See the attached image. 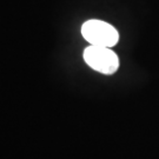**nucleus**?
<instances>
[{"mask_svg": "<svg viewBox=\"0 0 159 159\" xmlns=\"http://www.w3.org/2000/svg\"><path fill=\"white\" fill-rule=\"evenodd\" d=\"M81 34L90 45L112 47L119 40V33L106 21L91 19L83 24Z\"/></svg>", "mask_w": 159, "mask_h": 159, "instance_id": "obj_1", "label": "nucleus"}, {"mask_svg": "<svg viewBox=\"0 0 159 159\" xmlns=\"http://www.w3.org/2000/svg\"><path fill=\"white\" fill-rule=\"evenodd\" d=\"M85 63L102 74H113L119 67V58L111 47L90 45L84 51Z\"/></svg>", "mask_w": 159, "mask_h": 159, "instance_id": "obj_2", "label": "nucleus"}]
</instances>
